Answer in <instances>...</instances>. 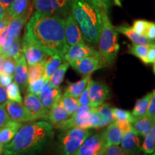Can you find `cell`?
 Returning a JSON list of instances; mask_svg holds the SVG:
<instances>
[{"label":"cell","instance_id":"obj_1","mask_svg":"<svg viewBox=\"0 0 155 155\" xmlns=\"http://www.w3.org/2000/svg\"><path fill=\"white\" fill-rule=\"evenodd\" d=\"M65 19L35 12L26 25L25 35L48 55L64 58L69 46L64 32Z\"/></svg>","mask_w":155,"mask_h":155},{"label":"cell","instance_id":"obj_2","mask_svg":"<svg viewBox=\"0 0 155 155\" xmlns=\"http://www.w3.org/2000/svg\"><path fill=\"white\" fill-rule=\"evenodd\" d=\"M54 128L46 121L22 126L11 141L4 146L3 155H40L54 138Z\"/></svg>","mask_w":155,"mask_h":155},{"label":"cell","instance_id":"obj_3","mask_svg":"<svg viewBox=\"0 0 155 155\" xmlns=\"http://www.w3.org/2000/svg\"><path fill=\"white\" fill-rule=\"evenodd\" d=\"M101 12L90 0H71V13L85 40L97 45L101 28Z\"/></svg>","mask_w":155,"mask_h":155},{"label":"cell","instance_id":"obj_4","mask_svg":"<svg viewBox=\"0 0 155 155\" xmlns=\"http://www.w3.org/2000/svg\"><path fill=\"white\" fill-rule=\"evenodd\" d=\"M118 33L107 13L102 12L101 28L98 44L99 53L106 65H113L119 53L120 46L118 42Z\"/></svg>","mask_w":155,"mask_h":155},{"label":"cell","instance_id":"obj_5","mask_svg":"<svg viewBox=\"0 0 155 155\" xmlns=\"http://www.w3.org/2000/svg\"><path fill=\"white\" fill-rule=\"evenodd\" d=\"M89 129L71 128L64 130L58 137V155H71L78 150L83 141L91 135Z\"/></svg>","mask_w":155,"mask_h":155},{"label":"cell","instance_id":"obj_6","mask_svg":"<svg viewBox=\"0 0 155 155\" xmlns=\"http://www.w3.org/2000/svg\"><path fill=\"white\" fill-rule=\"evenodd\" d=\"M75 127L86 129H99L98 116L92 108L91 111L73 113L69 119L61 122L54 128L64 131Z\"/></svg>","mask_w":155,"mask_h":155},{"label":"cell","instance_id":"obj_7","mask_svg":"<svg viewBox=\"0 0 155 155\" xmlns=\"http://www.w3.org/2000/svg\"><path fill=\"white\" fill-rule=\"evenodd\" d=\"M36 12L44 14L66 17L71 13V0H33Z\"/></svg>","mask_w":155,"mask_h":155},{"label":"cell","instance_id":"obj_8","mask_svg":"<svg viewBox=\"0 0 155 155\" xmlns=\"http://www.w3.org/2000/svg\"><path fill=\"white\" fill-rule=\"evenodd\" d=\"M29 14L30 12L28 10L9 20L7 26L0 32V48L9 45L18 38L23 26L28 20Z\"/></svg>","mask_w":155,"mask_h":155},{"label":"cell","instance_id":"obj_9","mask_svg":"<svg viewBox=\"0 0 155 155\" xmlns=\"http://www.w3.org/2000/svg\"><path fill=\"white\" fill-rule=\"evenodd\" d=\"M106 147L104 131L96 134L89 136L83 141L76 152L71 155H96L100 154Z\"/></svg>","mask_w":155,"mask_h":155},{"label":"cell","instance_id":"obj_10","mask_svg":"<svg viewBox=\"0 0 155 155\" xmlns=\"http://www.w3.org/2000/svg\"><path fill=\"white\" fill-rule=\"evenodd\" d=\"M71 66L81 75H88L105 67L106 64L101 55L98 53L83 58L73 63Z\"/></svg>","mask_w":155,"mask_h":155},{"label":"cell","instance_id":"obj_11","mask_svg":"<svg viewBox=\"0 0 155 155\" xmlns=\"http://www.w3.org/2000/svg\"><path fill=\"white\" fill-rule=\"evenodd\" d=\"M110 96V90L106 83L91 79L88 88V98L91 107H96L104 104Z\"/></svg>","mask_w":155,"mask_h":155},{"label":"cell","instance_id":"obj_12","mask_svg":"<svg viewBox=\"0 0 155 155\" xmlns=\"http://www.w3.org/2000/svg\"><path fill=\"white\" fill-rule=\"evenodd\" d=\"M22 51L29 66L40 63L49 56L25 35L22 42Z\"/></svg>","mask_w":155,"mask_h":155},{"label":"cell","instance_id":"obj_13","mask_svg":"<svg viewBox=\"0 0 155 155\" xmlns=\"http://www.w3.org/2000/svg\"><path fill=\"white\" fill-rule=\"evenodd\" d=\"M65 17L66 18L65 19L64 24V32L68 45L70 47L73 45L84 42L85 39L82 32L71 13H69Z\"/></svg>","mask_w":155,"mask_h":155},{"label":"cell","instance_id":"obj_14","mask_svg":"<svg viewBox=\"0 0 155 155\" xmlns=\"http://www.w3.org/2000/svg\"><path fill=\"white\" fill-rule=\"evenodd\" d=\"M24 106L30 111L35 121L43 119L48 121L49 110L42 105V104L35 95L28 93L24 98Z\"/></svg>","mask_w":155,"mask_h":155},{"label":"cell","instance_id":"obj_15","mask_svg":"<svg viewBox=\"0 0 155 155\" xmlns=\"http://www.w3.org/2000/svg\"><path fill=\"white\" fill-rule=\"evenodd\" d=\"M99 53L94 48L88 46V45L83 43H78L70 46L68 49L66 53L64 55L63 60L67 61L70 65H72L75 62L87 57V56L94 55Z\"/></svg>","mask_w":155,"mask_h":155},{"label":"cell","instance_id":"obj_16","mask_svg":"<svg viewBox=\"0 0 155 155\" xmlns=\"http://www.w3.org/2000/svg\"><path fill=\"white\" fill-rule=\"evenodd\" d=\"M5 106L6 111L12 121L22 124L35 121L30 111L20 103L7 101L5 103Z\"/></svg>","mask_w":155,"mask_h":155},{"label":"cell","instance_id":"obj_17","mask_svg":"<svg viewBox=\"0 0 155 155\" xmlns=\"http://www.w3.org/2000/svg\"><path fill=\"white\" fill-rule=\"evenodd\" d=\"M62 96V92L59 87L51 86L48 81H45L39 94V99L45 107L50 110L55 104L59 101Z\"/></svg>","mask_w":155,"mask_h":155},{"label":"cell","instance_id":"obj_18","mask_svg":"<svg viewBox=\"0 0 155 155\" xmlns=\"http://www.w3.org/2000/svg\"><path fill=\"white\" fill-rule=\"evenodd\" d=\"M120 144L121 148L129 155H139L141 152L140 150L141 139L133 128L123 134Z\"/></svg>","mask_w":155,"mask_h":155},{"label":"cell","instance_id":"obj_19","mask_svg":"<svg viewBox=\"0 0 155 155\" xmlns=\"http://www.w3.org/2000/svg\"><path fill=\"white\" fill-rule=\"evenodd\" d=\"M13 76L15 78V82L18 84L22 91H25V88L28 85V63L23 54L19 56V58L16 61Z\"/></svg>","mask_w":155,"mask_h":155},{"label":"cell","instance_id":"obj_20","mask_svg":"<svg viewBox=\"0 0 155 155\" xmlns=\"http://www.w3.org/2000/svg\"><path fill=\"white\" fill-rule=\"evenodd\" d=\"M116 31L119 33L125 35L128 39L131 40L133 43L139 45H153L154 42L149 40L144 35H141L135 32L131 27L129 25H120L115 27Z\"/></svg>","mask_w":155,"mask_h":155},{"label":"cell","instance_id":"obj_21","mask_svg":"<svg viewBox=\"0 0 155 155\" xmlns=\"http://www.w3.org/2000/svg\"><path fill=\"white\" fill-rule=\"evenodd\" d=\"M71 116L65 111V108L62 106L59 101L49 110L48 121H50L49 123L54 128L60 123L69 119Z\"/></svg>","mask_w":155,"mask_h":155},{"label":"cell","instance_id":"obj_22","mask_svg":"<svg viewBox=\"0 0 155 155\" xmlns=\"http://www.w3.org/2000/svg\"><path fill=\"white\" fill-rule=\"evenodd\" d=\"M155 119H152L149 116H145L139 119H135L132 123V127L135 132L139 137H145L152 130V127L154 126Z\"/></svg>","mask_w":155,"mask_h":155},{"label":"cell","instance_id":"obj_23","mask_svg":"<svg viewBox=\"0 0 155 155\" xmlns=\"http://www.w3.org/2000/svg\"><path fill=\"white\" fill-rule=\"evenodd\" d=\"M22 126V123L12 120L7 124L2 127V129L0 128V144L4 146L8 144Z\"/></svg>","mask_w":155,"mask_h":155},{"label":"cell","instance_id":"obj_24","mask_svg":"<svg viewBox=\"0 0 155 155\" xmlns=\"http://www.w3.org/2000/svg\"><path fill=\"white\" fill-rule=\"evenodd\" d=\"M92 109L96 112L98 116L99 128L106 127L114 121L113 114H112V108L110 107L108 104L104 103L96 107L92 108Z\"/></svg>","mask_w":155,"mask_h":155},{"label":"cell","instance_id":"obj_25","mask_svg":"<svg viewBox=\"0 0 155 155\" xmlns=\"http://www.w3.org/2000/svg\"><path fill=\"white\" fill-rule=\"evenodd\" d=\"M104 136L106 147L111 144L119 145L123 134L115 121H114L108 125L107 129L104 131Z\"/></svg>","mask_w":155,"mask_h":155},{"label":"cell","instance_id":"obj_26","mask_svg":"<svg viewBox=\"0 0 155 155\" xmlns=\"http://www.w3.org/2000/svg\"><path fill=\"white\" fill-rule=\"evenodd\" d=\"M91 79V75H84V77H83L80 81H77L75 83L68 82L64 94L74 97L75 98H78V97L82 94L83 90L86 88L87 84H88V83Z\"/></svg>","mask_w":155,"mask_h":155},{"label":"cell","instance_id":"obj_27","mask_svg":"<svg viewBox=\"0 0 155 155\" xmlns=\"http://www.w3.org/2000/svg\"><path fill=\"white\" fill-rule=\"evenodd\" d=\"M22 54V48H21L20 39L18 38L9 44V45L0 48V55L5 58H13L15 61L19 58V56Z\"/></svg>","mask_w":155,"mask_h":155},{"label":"cell","instance_id":"obj_28","mask_svg":"<svg viewBox=\"0 0 155 155\" xmlns=\"http://www.w3.org/2000/svg\"><path fill=\"white\" fill-rule=\"evenodd\" d=\"M152 95V92L148 93L142 98H139L136 101L134 107L132 111L131 112L134 120L146 116L147 110Z\"/></svg>","mask_w":155,"mask_h":155},{"label":"cell","instance_id":"obj_29","mask_svg":"<svg viewBox=\"0 0 155 155\" xmlns=\"http://www.w3.org/2000/svg\"><path fill=\"white\" fill-rule=\"evenodd\" d=\"M30 0H14L7 10V17L14 18L28 10Z\"/></svg>","mask_w":155,"mask_h":155},{"label":"cell","instance_id":"obj_30","mask_svg":"<svg viewBox=\"0 0 155 155\" xmlns=\"http://www.w3.org/2000/svg\"><path fill=\"white\" fill-rule=\"evenodd\" d=\"M49 56V58H47L45 63V73L43 77L45 81H48L50 77L51 76L54 71L60 66L63 60V58L57 54Z\"/></svg>","mask_w":155,"mask_h":155},{"label":"cell","instance_id":"obj_31","mask_svg":"<svg viewBox=\"0 0 155 155\" xmlns=\"http://www.w3.org/2000/svg\"><path fill=\"white\" fill-rule=\"evenodd\" d=\"M69 66V63L65 61L63 63H61L60 65V66L54 71L48 80L50 86L55 87V88H58L60 86V85L63 83L64 78H65V74L68 70Z\"/></svg>","mask_w":155,"mask_h":155},{"label":"cell","instance_id":"obj_32","mask_svg":"<svg viewBox=\"0 0 155 155\" xmlns=\"http://www.w3.org/2000/svg\"><path fill=\"white\" fill-rule=\"evenodd\" d=\"M46 59L43 60L40 63L35 64L33 65L29 66L28 84L33 83L40 79V78L43 77L45 73V63Z\"/></svg>","mask_w":155,"mask_h":155},{"label":"cell","instance_id":"obj_33","mask_svg":"<svg viewBox=\"0 0 155 155\" xmlns=\"http://www.w3.org/2000/svg\"><path fill=\"white\" fill-rule=\"evenodd\" d=\"M140 150L144 154H152L155 150V127H152V130L144 137V141L141 144Z\"/></svg>","mask_w":155,"mask_h":155},{"label":"cell","instance_id":"obj_34","mask_svg":"<svg viewBox=\"0 0 155 155\" xmlns=\"http://www.w3.org/2000/svg\"><path fill=\"white\" fill-rule=\"evenodd\" d=\"M152 45H139L133 43L132 45L129 48V53L131 55L136 56L140 59L144 64L147 65V56L149 49Z\"/></svg>","mask_w":155,"mask_h":155},{"label":"cell","instance_id":"obj_35","mask_svg":"<svg viewBox=\"0 0 155 155\" xmlns=\"http://www.w3.org/2000/svg\"><path fill=\"white\" fill-rule=\"evenodd\" d=\"M60 103H61L62 106L65 108V111L71 116L74 113L79 106L78 101L77 100V98L68 96L66 94H63V96H61Z\"/></svg>","mask_w":155,"mask_h":155},{"label":"cell","instance_id":"obj_36","mask_svg":"<svg viewBox=\"0 0 155 155\" xmlns=\"http://www.w3.org/2000/svg\"><path fill=\"white\" fill-rule=\"evenodd\" d=\"M6 91H7V98H9V101L22 104V98L21 96L20 88L16 82L9 83L7 86Z\"/></svg>","mask_w":155,"mask_h":155},{"label":"cell","instance_id":"obj_37","mask_svg":"<svg viewBox=\"0 0 155 155\" xmlns=\"http://www.w3.org/2000/svg\"><path fill=\"white\" fill-rule=\"evenodd\" d=\"M93 5L96 6L101 12L108 14L113 5L121 7V0H90Z\"/></svg>","mask_w":155,"mask_h":155},{"label":"cell","instance_id":"obj_38","mask_svg":"<svg viewBox=\"0 0 155 155\" xmlns=\"http://www.w3.org/2000/svg\"><path fill=\"white\" fill-rule=\"evenodd\" d=\"M112 114H113L114 120H124V121H129L130 123H132L134 121L131 112L127 110L119 108H112Z\"/></svg>","mask_w":155,"mask_h":155},{"label":"cell","instance_id":"obj_39","mask_svg":"<svg viewBox=\"0 0 155 155\" xmlns=\"http://www.w3.org/2000/svg\"><path fill=\"white\" fill-rule=\"evenodd\" d=\"M99 155H129L119 145H108L103 149Z\"/></svg>","mask_w":155,"mask_h":155},{"label":"cell","instance_id":"obj_40","mask_svg":"<svg viewBox=\"0 0 155 155\" xmlns=\"http://www.w3.org/2000/svg\"><path fill=\"white\" fill-rule=\"evenodd\" d=\"M45 82V80L44 77H42L38 80L35 81V82L30 83V84H28V91L35 95V96H39Z\"/></svg>","mask_w":155,"mask_h":155},{"label":"cell","instance_id":"obj_41","mask_svg":"<svg viewBox=\"0 0 155 155\" xmlns=\"http://www.w3.org/2000/svg\"><path fill=\"white\" fill-rule=\"evenodd\" d=\"M149 23H150L149 21L144 20V19H137L133 22L131 28L137 33L144 36L145 32L148 28Z\"/></svg>","mask_w":155,"mask_h":155},{"label":"cell","instance_id":"obj_42","mask_svg":"<svg viewBox=\"0 0 155 155\" xmlns=\"http://www.w3.org/2000/svg\"><path fill=\"white\" fill-rule=\"evenodd\" d=\"M15 65H16V61L13 58H5L3 63V72L13 75L15 72Z\"/></svg>","mask_w":155,"mask_h":155},{"label":"cell","instance_id":"obj_43","mask_svg":"<svg viewBox=\"0 0 155 155\" xmlns=\"http://www.w3.org/2000/svg\"><path fill=\"white\" fill-rule=\"evenodd\" d=\"M11 121L12 119L6 111L5 103L2 104H0V128L3 127L4 126L7 124Z\"/></svg>","mask_w":155,"mask_h":155},{"label":"cell","instance_id":"obj_44","mask_svg":"<svg viewBox=\"0 0 155 155\" xmlns=\"http://www.w3.org/2000/svg\"><path fill=\"white\" fill-rule=\"evenodd\" d=\"M146 116L155 119V91L153 90L152 95L151 97L150 103H149L148 108L147 110Z\"/></svg>","mask_w":155,"mask_h":155},{"label":"cell","instance_id":"obj_45","mask_svg":"<svg viewBox=\"0 0 155 155\" xmlns=\"http://www.w3.org/2000/svg\"><path fill=\"white\" fill-rule=\"evenodd\" d=\"M88 88H89V82L87 84L86 88H85L82 94L78 97V104L79 105H86L90 106V101L88 98Z\"/></svg>","mask_w":155,"mask_h":155},{"label":"cell","instance_id":"obj_46","mask_svg":"<svg viewBox=\"0 0 155 155\" xmlns=\"http://www.w3.org/2000/svg\"><path fill=\"white\" fill-rule=\"evenodd\" d=\"M114 121H115L116 124L118 125V127H119L122 134H124L125 133L132 129V125L129 121H124V120H114Z\"/></svg>","mask_w":155,"mask_h":155},{"label":"cell","instance_id":"obj_47","mask_svg":"<svg viewBox=\"0 0 155 155\" xmlns=\"http://www.w3.org/2000/svg\"><path fill=\"white\" fill-rule=\"evenodd\" d=\"M144 36L151 40V41H154L155 39V24L154 22H150L147 28L146 32H145Z\"/></svg>","mask_w":155,"mask_h":155},{"label":"cell","instance_id":"obj_48","mask_svg":"<svg viewBox=\"0 0 155 155\" xmlns=\"http://www.w3.org/2000/svg\"><path fill=\"white\" fill-rule=\"evenodd\" d=\"M13 75H9L5 72L0 73V84L3 87H7L9 83H12Z\"/></svg>","mask_w":155,"mask_h":155},{"label":"cell","instance_id":"obj_49","mask_svg":"<svg viewBox=\"0 0 155 155\" xmlns=\"http://www.w3.org/2000/svg\"><path fill=\"white\" fill-rule=\"evenodd\" d=\"M147 65L149 64H153V65L154 66L155 63V46L154 45L151 46L149 49L148 53H147Z\"/></svg>","mask_w":155,"mask_h":155},{"label":"cell","instance_id":"obj_50","mask_svg":"<svg viewBox=\"0 0 155 155\" xmlns=\"http://www.w3.org/2000/svg\"><path fill=\"white\" fill-rule=\"evenodd\" d=\"M7 101V95L6 89L0 84V104H2Z\"/></svg>","mask_w":155,"mask_h":155},{"label":"cell","instance_id":"obj_51","mask_svg":"<svg viewBox=\"0 0 155 155\" xmlns=\"http://www.w3.org/2000/svg\"><path fill=\"white\" fill-rule=\"evenodd\" d=\"M10 19L9 17H5V18H0V32L7 26Z\"/></svg>","mask_w":155,"mask_h":155},{"label":"cell","instance_id":"obj_52","mask_svg":"<svg viewBox=\"0 0 155 155\" xmlns=\"http://www.w3.org/2000/svg\"><path fill=\"white\" fill-rule=\"evenodd\" d=\"M13 2H14V0H0V4H1L3 8L7 12V9L9 8V7Z\"/></svg>","mask_w":155,"mask_h":155},{"label":"cell","instance_id":"obj_53","mask_svg":"<svg viewBox=\"0 0 155 155\" xmlns=\"http://www.w3.org/2000/svg\"><path fill=\"white\" fill-rule=\"evenodd\" d=\"M7 17V12L5 9L3 8L2 6L0 4V18H5V17Z\"/></svg>","mask_w":155,"mask_h":155},{"label":"cell","instance_id":"obj_54","mask_svg":"<svg viewBox=\"0 0 155 155\" xmlns=\"http://www.w3.org/2000/svg\"><path fill=\"white\" fill-rule=\"evenodd\" d=\"M5 57L2 55H0V73L3 72V63L5 61Z\"/></svg>","mask_w":155,"mask_h":155},{"label":"cell","instance_id":"obj_55","mask_svg":"<svg viewBox=\"0 0 155 155\" xmlns=\"http://www.w3.org/2000/svg\"><path fill=\"white\" fill-rule=\"evenodd\" d=\"M3 149H4V145L0 144V155L2 154L3 152Z\"/></svg>","mask_w":155,"mask_h":155},{"label":"cell","instance_id":"obj_56","mask_svg":"<svg viewBox=\"0 0 155 155\" xmlns=\"http://www.w3.org/2000/svg\"><path fill=\"white\" fill-rule=\"evenodd\" d=\"M139 155H155V154H154V153H152V154H144V153H143L142 154H139Z\"/></svg>","mask_w":155,"mask_h":155},{"label":"cell","instance_id":"obj_57","mask_svg":"<svg viewBox=\"0 0 155 155\" xmlns=\"http://www.w3.org/2000/svg\"><path fill=\"white\" fill-rule=\"evenodd\" d=\"M99 154H96V155H99Z\"/></svg>","mask_w":155,"mask_h":155}]
</instances>
